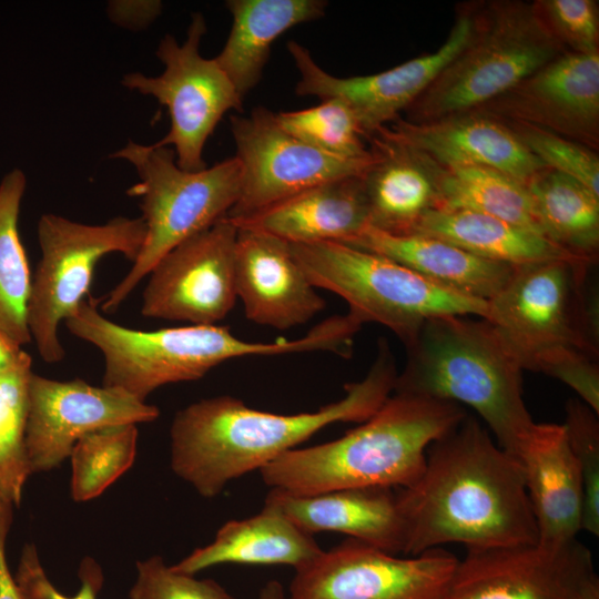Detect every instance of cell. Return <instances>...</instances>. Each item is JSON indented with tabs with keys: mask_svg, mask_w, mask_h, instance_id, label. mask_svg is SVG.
<instances>
[{
	"mask_svg": "<svg viewBox=\"0 0 599 599\" xmlns=\"http://www.w3.org/2000/svg\"><path fill=\"white\" fill-rule=\"evenodd\" d=\"M26 187L20 169L0 181V333L21 347L32 339L28 327L32 278L18 231Z\"/></svg>",
	"mask_w": 599,
	"mask_h": 599,
	"instance_id": "obj_30",
	"label": "cell"
},
{
	"mask_svg": "<svg viewBox=\"0 0 599 599\" xmlns=\"http://www.w3.org/2000/svg\"><path fill=\"white\" fill-rule=\"evenodd\" d=\"M257 599H290V597L280 581L271 580L262 587Z\"/></svg>",
	"mask_w": 599,
	"mask_h": 599,
	"instance_id": "obj_43",
	"label": "cell"
},
{
	"mask_svg": "<svg viewBox=\"0 0 599 599\" xmlns=\"http://www.w3.org/2000/svg\"><path fill=\"white\" fill-rule=\"evenodd\" d=\"M376 133L441 167H488L525 184L547 169L506 121L480 110L424 123L398 118Z\"/></svg>",
	"mask_w": 599,
	"mask_h": 599,
	"instance_id": "obj_19",
	"label": "cell"
},
{
	"mask_svg": "<svg viewBox=\"0 0 599 599\" xmlns=\"http://www.w3.org/2000/svg\"><path fill=\"white\" fill-rule=\"evenodd\" d=\"M579 599H599V579L597 576L588 582Z\"/></svg>",
	"mask_w": 599,
	"mask_h": 599,
	"instance_id": "obj_44",
	"label": "cell"
},
{
	"mask_svg": "<svg viewBox=\"0 0 599 599\" xmlns=\"http://www.w3.org/2000/svg\"><path fill=\"white\" fill-rule=\"evenodd\" d=\"M475 11L476 3L460 6L447 39L436 51L368 75L335 77L315 62L307 48L292 40L286 47L300 73L295 92L343 102L369 140L397 120L467 45L474 33Z\"/></svg>",
	"mask_w": 599,
	"mask_h": 599,
	"instance_id": "obj_14",
	"label": "cell"
},
{
	"mask_svg": "<svg viewBox=\"0 0 599 599\" xmlns=\"http://www.w3.org/2000/svg\"><path fill=\"white\" fill-rule=\"evenodd\" d=\"M232 27L214 58L242 99L261 81L276 39L324 17L325 0H229Z\"/></svg>",
	"mask_w": 599,
	"mask_h": 599,
	"instance_id": "obj_27",
	"label": "cell"
},
{
	"mask_svg": "<svg viewBox=\"0 0 599 599\" xmlns=\"http://www.w3.org/2000/svg\"><path fill=\"white\" fill-rule=\"evenodd\" d=\"M397 369L385 338L365 377L344 386L345 395L316 412L275 414L230 396L204 398L179 410L171 425V468L204 498L232 480L261 470L335 423L367 420L394 390Z\"/></svg>",
	"mask_w": 599,
	"mask_h": 599,
	"instance_id": "obj_2",
	"label": "cell"
},
{
	"mask_svg": "<svg viewBox=\"0 0 599 599\" xmlns=\"http://www.w3.org/2000/svg\"><path fill=\"white\" fill-rule=\"evenodd\" d=\"M63 323L72 335L102 353V385L122 389L142 402L161 386L200 379L232 358L335 353L339 344L338 333L328 322L317 324L303 337L273 343L243 341L219 325L139 331L108 319L93 300L83 301Z\"/></svg>",
	"mask_w": 599,
	"mask_h": 599,
	"instance_id": "obj_5",
	"label": "cell"
},
{
	"mask_svg": "<svg viewBox=\"0 0 599 599\" xmlns=\"http://www.w3.org/2000/svg\"><path fill=\"white\" fill-rule=\"evenodd\" d=\"M291 246L316 288L337 294L362 324H382L404 345L429 318L486 314L487 302L444 290L383 255L329 241Z\"/></svg>",
	"mask_w": 599,
	"mask_h": 599,
	"instance_id": "obj_8",
	"label": "cell"
},
{
	"mask_svg": "<svg viewBox=\"0 0 599 599\" xmlns=\"http://www.w3.org/2000/svg\"><path fill=\"white\" fill-rule=\"evenodd\" d=\"M477 110L598 150L599 51H566Z\"/></svg>",
	"mask_w": 599,
	"mask_h": 599,
	"instance_id": "obj_18",
	"label": "cell"
},
{
	"mask_svg": "<svg viewBox=\"0 0 599 599\" xmlns=\"http://www.w3.org/2000/svg\"><path fill=\"white\" fill-rule=\"evenodd\" d=\"M110 156L128 161L136 171L139 182L126 193L141 199L146 231L131 268L102 304L106 313L114 312L170 250L226 216L241 190L235 156L200 171H185L176 164L171 148L133 141Z\"/></svg>",
	"mask_w": 599,
	"mask_h": 599,
	"instance_id": "obj_7",
	"label": "cell"
},
{
	"mask_svg": "<svg viewBox=\"0 0 599 599\" xmlns=\"http://www.w3.org/2000/svg\"><path fill=\"white\" fill-rule=\"evenodd\" d=\"M569 446L579 464L583 486L581 528L599 535V422L598 414L581 399L566 404L562 424Z\"/></svg>",
	"mask_w": 599,
	"mask_h": 599,
	"instance_id": "obj_35",
	"label": "cell"
},
{
	"mask_svg": "<svg viewBox=\"0 0 599 599\" xmlns=\"http://www.w3.org/2000/svg\"><path fill=\"white\" fill-rule=\"evenodd\" d=\"M406 363L394 390L471 407L516 456L534 425L522 394V368L484 318L427 319L405 345ZM516 458V457H515Z\"/></svg>",
	"mask_w": 599,
	"mask_h": 599,
	"instance_id": "obj_4",
	"label": "cell"
},
{
	"mask_svg": "<svg viewBox=\"0 0 599 599\" xmlns=\"http://www.w3.org/2000/svg\"><path fill=\"white\" fill-rule=\"evenodd\" d=\"M596 576L591 552L578 539L469 549L447 599H579Z\"/></svg>",
	"mask_w": 599,
	"mask_h": 599,
	"instance_id": "obj_17",
	"label": "cell"
},
{
	"mask_svg": "<svg viewBox=\"0 0 599 599\" xmlns=\"http://www.w3.org/2000/svg\"><path fill=\"white\" fill-rule=\"evenodd\" d=\"M437 190L436 207L487 214L544 235L527 185L510 175L488 167L438 165Z\"/></svg>",
	"mask_w": 599,
	"mask_h": 599,
	"instance_id": "obj_31",
	"label": "cell"
},
{
	"mask_svg": "<svg viewBox=\"0 0 599 599\" xmlns=\"http://www.w3.org/2000/svg\"><path fill=\"white\" fill-rule=\"evenodd\" d=\"M506 122L547 169L578 181L599 195V156L593 150L531 124Z\"/></svg>",
	"mask_w": 599,
	"mask_h": 599,
	"instance_id": "obj_36",
	"label": "cell"
},
{
	"mask_svg": "<svg viewBox=\"0 0 599 599\" xmlns=\"http://www.w3.org/2000/svg\"><path fill=\"white\" fill-rule=\"evenodd\" d=\"M205 32L204 17L194 13L182 44L171 34L160 41L155 52L164 65L160 75L132 72L121 80L124 88L153 97L166 106L170 130L155 144L172 145L176 164L185 171L207 166L203 158L206 141L229 111H241L243 105V99L215 59L201 55Z\"/></svg>",
	"mask_w": 599,
	"mask_h": 599,
	"instance_id": "obj_11",
	"label": "cell"
},
{
	"mask_svg": "<svg viewBox=\"0 0 599 599\" xmlns=\"http://www.w3.org/2000/svg\"><path fill=\"white\" fill-rule=\"evenodd\" d=\"M14 505L0 495V599H23L9 569L6 541L10 530Z\"/></svg>",
	"mask_w": 599,
	"mask_h": 599,
	"instance_id": "obj_41",
	"label": "cell"
},
{
	"mask_svg": "<svg viewBox=\"0 0 599 599\" xmlns=\"http://www.w3.org/2000/svg\"><path fill=\"white\" fill-rule=\"evenodd\" d=\"M156 406L113 387L75 378L57 380L32 372L28 385L26 451L31 474L60 466L84 435L118 425L151 423Z\"/></svg>",
	"mask_w": 599,
	"mask_h": 599,
	"instance_id": "obj_16",
	"label": "cell"
},
{
	"mask_svg": "<svg viewBox=\"0 0 599 599\" xmlns=\"http://www.w3.org/2000/svg\"><path fill=\"white\" fill-rule=\"evenodd\" d=\"M369 141L375 160L363 174L368 226L406 234L438 204V165L382 134Z\"/></svg>",
	"mask_w": 599,
	"mask_h": 599,
	"instance_id": "obj_25",
	"label": "cell"
},
{
	"mask_svg": "<svg viewBox=\"0 0 599 599\" xmlns=\"http://www.w3.org/2000/svg\"><path fill=\"white\" fill-rule=\"evenodd\" d=\"M145 231L142 217L116 216L92 225L52 213L40 216L37 235L41 257L31 282L28 327L43 362L64 358L59 326L84 301L98 262L120 253L133 263Z\"/></svg>",
	"mask_w": 599,
	"mask_h": 599,
	"instance_id": "obj_9",
	"label": "cell"
},
{
	"mask_svg": "<svg viewBox=\"0 0 599 599\" xmlns=\"http://www.w3.org/2000/svg\"><path fill=\"white\" fill-rule=\"evenodd\" d=\"M237 231L235 287L247 319L290 329L325 308V301L296 261L291 243L262 231Z\"/></svg>",
	"mask_w": 599,
	"mask_h": 599,
	"instance_id": "obj_20",
	"label": "cell"
},
{
	"mask_svg": "<svg viewBox=\"0 0 599 599\" xmlns=\"http://www.w3.org/2000/svg\"><path fill=\"white\" fill-rule=\"evenodd\" d=\"M277 124L296 139L326 154L348 160L367 159L372 149L351 109L334 99L295 111L275 112Z\"/></svg>",
	"mask_w": 599,
	"mask_h": 599,
	"instance_id": "obj_34",
	"label": "cell"
},
{
	"mask_svg": "<svg viewBox=\"0 0 599 599\" xmlns=\"http://www.w3.org/2000/svg\"><path fill=\"white\" fill-rule=\"evenodd\" d=\"M564 52L534 2L476 3L471 39L405 110V120L432 122L480 109Z\"/></svg>",
	"mask_w": 599,
	"mask_h": 599,
	"instance_id": "obj_6",
	"label": "cell"
},
{
	"mask_svg": "<svg viewBox=\"0 0 599 599\" xmlns=\"http://www.w3.org/2000/svg\"><path fill=\"white\" fill-rule=\"evenodd\" d=\"M519 461L538 529V544L560 546L582 529L583 486L562 424L534 425L519 443Z\"/></svg>",
	"mask_w": 599,
	"mask_h": 599,
	"instance_id": "obj_21",
	"label": "cell"
},
{
	"mask_svg": "<svg viewBox=\"0 0 599 599\" xmlns=\"http://www.w3.org/2000/svg\"><path fill=\"white\" fill-rule=\"evenodd\" d=\"M410 233L444 240L476 256L512 267L550 261L595 263L532 230L468 210L433 209L406 234Z\"/></svg>",
	"mask_w": 599,
	"mask_h": 599,
	"instance_id": "obj_28",
	"label": "cell"
},
{
	"mask_svg": "<svg viewBox=\"0 0 599 599\" xmlns=\"http://www.w3.org/2000/svg\"><path fill=\"white\" fill-rule=\"evenodd\" d=\"M288 518L303 531L339 532L392 555L406 547V526L397 488L358 487L314 495L271 489L264 506Z\"/></svg>",
	"mask_w": 599,
	"mask_h": 599,
	"instance_id": "obj_22",
	"label": "cell"
},
{
	"mask_svg": "<svg viewBox=\"0 0 599 599\" xmlns=\"http://www.w3.org/2000/svg\"><path fill=\"white\" fill-rule=\"evenodd\" d=\"M129 599H235L213 579H196L194 575L167 566L161 556L136 562V579Z\"/></svg>",
	"mask_w": 599,
	"mask_h": 599,
	"instance_id": "obj_37",
	"label": "cell"
},
{
	"mask_svg": "<svg viewBox=\"0 0 599 599\" xmlns=\"http://www.w3.org/2000/svg\"><path fill=\"white\" fill-rule=\"evenodd\" d=\"M526 185L544 235L568 252L595 261L599 247V195L550 169L539 171Z\"/></svg>",
	"mask_w": 599,
	"mask_h": 599,
	"instance_id": "obj_29",
	"label": "cell"
},
{
	"mask_svg": "<svg viewBox=\"0 0 599 599\" xmlns=\"http://www.w3.org/2000/svg\"><path fill=\"white\" fill-rule=\"evenodd\" d=\"M235 158L241 166V190L229 211L231 220L246 217L278 201L334 180L361 176L373 164L326 154L283 130L275 112L260 106L250 115H232ZM372 149V148H370Z\"/></svg>",
	"mask_w": 599,
	"mask_h": 599,
	"instance_id": "obj_13",
	"label": "cell"
},
{
	"mask_svg": "<svg viewBox=\"0 0 599 599\" xmlns=\"http://www.w3.org/2000/svg\"><path fill=\"white\" fill-rule=\"evenodd\" d=\"M345 244L388 257L444 290L485 302L506 285L516 268L437 237L390 234L372 226Z\"/></svg>",
	"mask_w": 599,
	"mask_h": 599,
	"instance_id": "obj_24",
	"label": "cell"
},
{
	"mask_svg": "<svg viewBox=\"0 0 599 599\" xmlns=\"http://www.w3.org/2000/svg\"><path fill=\"white\" fill-rule=\"evenodd\" d=\"M323 551L312 535L278 511L263 507L250 518L226 521L212 542L194 549L173 568L195 575L222 564L286 565L296 571Z\"/></svg>",
	"mask_w": 599,
	"mask_h": 599,
	"instance_id": "obj_26",
	"label": "cell"
},
{
	"mask_svg": "<svg viewBox=\"0 0 599 599\" xmlns=\"http://www.w3.org/2000/svg\"><path fill=\"white\" fill-rule=\"evenodd\" d=\"M32 359L26 356L0 374V495L18 507L31 475L26 451L28 385Z\"/></svg>",
	"mask_w": 599,
	"mask_h": 599,
	"instance_id": "obj_33",
	"label": "cell"
},
{
	"mask_svg": "<svg viewBox=\"0 0 599 599\" xmlns=\"http://www.w3.org/2000/svg\"><path fill=\"white\" fill-rule=\"evenodd\" d=\"M534 6L552 37L566 51H599L598 1L537 0Z\"/></svg>",
	"mask_w": 599,
	"mask_h": 599,
	"instance_id": "obj_38",
	"label": "cell"
},
{
	"mask_svg": "<svg viewBox=\"0 0 599 599\" xmlns=\"http://www.w3.org/2000/svg\"><path fill=\"white\" fill-rule=\"evenodd\" d=\"M458 558L440 548L398 557L348 538L296 570L290 599H447Z\"/></svg>",
	"mask_w": 599,
	"mask_h": 599,
	"instance_id": "obj_12",
	"label": "cell"
},
{
	"mask_svg": "<svg viewBox=\"0 0 599 599\" xmlns=\"http://www.w3.org/2000/svg\"><path fill=\"white\" fill-rule=\"evenodd\" d=\"M592 357L575 347H560L536 358L530 370L545 373L565 383L599 414V367Z\"/></svg>",
	"mask_w": 599,
	"mask_h": 599,
	"instance_id": "obj_40",
	"label": "cell"
},
{
	"mask_svg": "<svg viewBox=\"0 0 599 599\" xmlns=\"http://www.w3.org/2000/svg\"><path fill=\"white\" fill-rule=\"evenodd\" d=\"M136 425H118L91 432L72 448L70 490L73 500L99 497L134 463Z\"/></svg>",
	"mask_w": 599,
	"mask_h": 599,
	"instance_id": "obj_32",
	"label": "cell"
},
{
	"mask_svg": "<svg viewBox=\"0 0 599 599\" xmlns=\"http://www.w3.org/2000/svg\"><path fill=\"white\" fill-rule=\"evenodd\" d=\"M26 354L21 346L0 333V374L16 366Z\"/></svg>",
	"mask_w": 599,
	"mask_h": 599,
	"instance_id": "obj_42",
	"label": "cell"
},
{
	"mask_svg": "<svg viewBox=\"0 0 599 599\" xmlns=\"http://www.w3.org/2000/svg\"><path fill=\"white\" fill-rule=\"evenodd\" d=\"M397 497L405 556L451 542L467 550L538 542L519 461L468 414L430 444L422 475Z\"/></svg>",
	"mask_w": 599,
	"mask_h": 599,
	"instance_id": "obj_1",
	"label": "cell"
},
{
	"mask_svg": "<svg viewBox=\"0 0 599 599\" xmlns=\"http://www.w3.org/2000/svg\"><path fill=\"white\" fill-rule=\"evenodd\" d=\"M237 232L224 216L163 255L149 273L142 315L191 325L222 321L237 298Z\"/></svg>",
	"mask_w": 599,
	"mask_h": 599,
	"instance_id": "obj_15",
	"label": "cell"
},
{
	"mask_svg": "<svg viewBox=\"0 0 599 599\" xmlns=\"http://www.w3.org/2000/svg\"><path fill=\"white\" fill-rule=\"evenodd\" d=\"M466 415L451 402L393 392L356 428L332 441L291 449L260 474L271 489L293 495L406 488L422 475L430 444Z\"/></svg>",
	"mask_w": 599,
	"mask_h": 599,
	"instance_id": "obj_3",
	"label": "cell"
},
{
	"mask_svg": "<svg viewBox=\"0 0 599 599\" xmlns=\"http://www.w3.org/2000/svg\"><path fill=\"white\" fill-rule=\"evenodd\" d=\"M13 577L23 599H97L103 583L100 566L85 558L79 569L81 586L78 592L73 596L60 592L47 576L32 544L23 547Z\"/></svg>",
	"mask_w": 599,
	"mask_h": 599,
	"instance_id": "obj_39",
	"label": "cell"
},
{
	"mask_svg": "<svg viewBox=\"0 0 599 599\" xmlns=\"http://www.w3.org/2000/svg\"><path fill=\"white\" fill-rule=\"evenodd\" d=\"M229 220L237 229L262 231L291 244L347 243L368 226L363 175L326 182L246 217Z\"/></svg>",
	"mask_w": 599,
	"mask_h": 599,
	"instance_id": "obj_23",
	"label": "cell"
},
{
	"mask_svg": "<svg viewBox=\"0 0 599 599\" xmlns=\"http://www.w3.org/2000/svg\"><path fill=\"white\" fill-rule=\"evenodd\" d=\"M593 263L550 261L516 267L487 302L488 322L520 367L560 347L597 353L598 314L583 293Z\"/></svg>",
	"mask_w": 599,
	"mask_h": 599,
	"instance_id": "obj_10",
	"label": "cell"
}]
</instances>
